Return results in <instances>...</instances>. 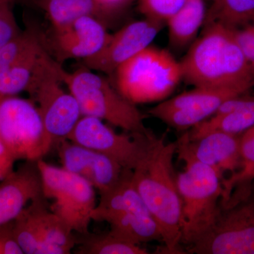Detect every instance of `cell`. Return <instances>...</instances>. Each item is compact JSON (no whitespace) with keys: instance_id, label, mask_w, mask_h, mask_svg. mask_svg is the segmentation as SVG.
Returning a JSON list of instances; mask_svg holds the SVG:
<instances>
[{"instance_id":"4fadbf2b","label":"cell","mask_w":254,"mask_h":254,"mask_svg":"<svg viewBox=\"0 0 254 254\" xmlns=\"http://www.w3.org/2000/svg\"><path fill=\"white\" fill-rule=\"evenodd\" d=\"M101 20L83 16L66 27L52 29L49 36H41L43 45L57 62L88 59L97 54L110 37Z\"/></svg>"},{"instance_id":"30bf717a","label":"cell","mask_w":254,"mask_h":254,"mask_svg":"<svg viewBox=\"0 0 254 254\" xmlns=\"http://www.w3.org/2000/svg\"><path fill=\"white\" fill-rule=\"evenodd\" d=\"M60 65L55 60L28 92L38 103L43 125L54 146L67 138L82 117L77 100L62 87L58 76Z\"/></svg>"},{"instance_id":"484cf974","label":"cell","mask_w":254,"mask_h":254,"mask_svg":"<svg viewBox=\"0 0 254 254\" xmlns=\"http://www.w3.org/2000/svg\"><path fill=\"white\" fill-rule=\"evenodd\" d=\"M187 0H138V7L145 18L166 24L167 21Z\"/></svg>"},{"instance_id":"603a6c76","label":"cell","mask_w":254,"mask_h":254,"mask_svg":"<svg viewBox=\"0 0 254 254\" xmlns=\"http://www.w3.org/2000/svg\"><path fill=\"white\" fill-rule=\"evenodd\" d=\"M78 254H147L148 251L139 245L127 242L108 232L76 235Z\"/></svg>"},{"instance_id":"4dcf8cb0","label":"cell","mask_w":254,"mask_h":254,"mask_svg":"<svg viewBox=\"0 0 254 254\" xmlns=\"http://www.w3.org/2000/svg\"><path fill=\"white\" fill-rule=\"evenodd\" d=\"M254 180V168L252 169L248 173H246L245 175H242V177L234 180V181L224 185L223 193H222V198H223V199H226V198H228L235 189L239 190V189H242L243 187L250 186L251 183Z\"/></svg>"},{"instance_id":"52a82bcc","label":"cell","mask_w":254,"mask_h":254,"mask_svg":"<svg viewBox=\"0 0 254 254\" xmlns=\"http://www.w3.org/2000/svg\"><path fill=\"white\" fill-rule=\"evenodd\" d=\"M45 198L53 199L50 210L76 235H86L96 207L95 188L82 177L57 168L43 159L37 161Z\"/></svg>"},{"instance_id":"d6986e66","label":"cell","mask_w":254,"mask_h":254,"mask_svg":"<svg viewBox=\"0 0 254 254\" xmlns=\"http://www.w3.org/2000/svg\"><path fill=\"white\" fill-rule=\"evenodd\" d=\"M206 13L204 0H187L167 21L170 48L176 51L190 48L203 27Z\"/></svg>"},{"instance_id":"836d02e7","label":"cell","mask_w":254,"mask_h":254,"mask_svg":"<svg viewBox=\"0 0 254 254\" xmlns=\"http://www.w3.org/2000/svg\"><path fill=\"white\" fill-rule=\"evenodd\" d=\"M212 1H215V0H212Z\"/></svg>"},{"instance_id":"5b68a950","label":"cell","mask_w":254,"mask_h":254,"mask_svg":"<svg viewBox=\"0 0 254 254\" xmlns=\"http://www.w3.org/2000/svg\"><path fill=\"white\" fill-rule=\"evenodd\" d=\"M116 87L131 103L162 101L182 80L180 62L170 51L150 46L116 70Z\"/></svg>"},{"instance_id":"3957f363","label":"cell","mask_w":254,"mask_h":254,"mask_svg":"<svg viewBox=\"0 0 254 254\" xmlns=\"http://www.w3.org/2000/svg\"><path fill=\"white\" fill-rule=\"evenodd\" d=\"M58 76L79 105L82 116L94 117L130 133L150 132L144 116L105 76L83 67L68 72L60 64Z\"/></svg>"},{"instance_id":"f546056e","label":"cell","mask_w":254,"mask_h":254,"mask_svg":"<svg viewBox=\"0 0 254 254\" xmlns=\"http://www.w3.org/2000/svg\"><path fill=\"white\" fill-rule=\"evenodd\" d=\"M0 254H23L15 237L13 222L0 226Z\"/></svg>"},{"instance_id":"7a4b0ae2","label":"cell","mask_w":254,"mask_h":254,"mask_svg":"<svg viewBox=\"0 0 254 254\" xmlns=\"http://www.w3.org/2000/svg\"><path fill=\"white\" fill-rule=\"evenodd\" d=\"M180 64L183 79L194 87L250 90L254 86V73L232 28L220 23L203 26Z\"/></svg>"},{"instance_id":"7402d4cb","label":"cell","mask_w":254,"mask_h":254,"mask_svg":"<svg viewBox=\"0 0 254 254\" xmlns=\"http://www.w3.org/2000/svg\"><path fill=\"white\" fill-rule=\"evenodd\" d=\"M40 4L53 29L66 27L83 16L106 15L96 0H40Z\"/></svg>"},{"instance_id":"ac0fdd59","label":"cell","mask_w":254,"mask_h":254,"mask_svg":"<svg viewBox=\"0 0 254 254\" xmlns=\"http://www.w3.org/2000/svg\"><path fill=\"white\" fill-rule=\"evenodd\" d=\"M133 170L125 169L120 181L108 191L101 193L92 214V220L105 222L119 214L139 212L150 213L133 185Z\"/></svg>"},{"instance_id":"2e32d148","label":"cell","mask_w":254,"mask_h":254,"mask_svg":"<svg viewBox=\"0 0 254 254\" xmlns=\"http://www.w3.org/2000/svg\"><path fill=\"white\" fill-rule=\"evenodd\" d=\"M43 196L37 162L26 161L0 182V226L14 221L28 203Z\"/></svg>"},{"instance_id":"d6a6232c","label":"cell","mask_w":254,"mask_h":254,"mask_svg":"<svg viewBox=\"0 0 254 254\" xmlns=\"http://www.w3.org/2000/svg\"><path fill=\"white\" fill-rule=\"evenodd\" d=\"M96 1L107 15L122 9L131 0H96Z\"/></svg>"},{"instance_id":"83f0119b","label":"cell","mask_w":254,"mask_h":254,"mask_svg":"<svg viewBox=\"0 0 254 254\" xmlns=\"http://www.w3.org/2000/svg\"><path fill=\"white\" fill-rule=\"evenodd\" d=\"M11 0H0V49L21 30L11 9Z\"/></svg>"},{"instance_id":"44dd1931","label":"cell","mask_w":254,"mask_h":254,"mask_svg":"<svg viewBox=\"0 0 254 254\" xmlns=\"http://www.w3.org/2000/svg\"><path fill=\"white\" fill-rule=\"evenodd\" d=\"M105 222L110 225V233L135 245L163 241L158 222L150 213L131 212L119 214L110 217Z\"/></svg>"},{"instance_id":"9c48e42d","label":"cell","mask_w":254,"mask_h":254,"mask_svg":"<svg viewBox=\"0 0 254 254\" xmlns=\"http://www.w3.org/2000/svg\"><path fill=\"white\" fill-rule=\"evenodd\" d=\"M153 135L151 131L146 134L118 133L100 119L82 116L66 139L99 152L124 168L133 170L146 155Z\"/></svg>"},{"instance_id":"ffe728a7","label":"cell","mask_w":254,"mask_h":254,"mask_svg":"<svg viewBox=\"0 0 254 254\" xmlns=\"http://www.w3.org/2000/svg\"><path fill=\"white\" fill-rule=\"evenodd\" d=\"M26 208L43 240L63 254H71L76 246V235L56 214L47 208L44 196L32 200Z\"/></svg>"},{"instance_id":"4316f807","label":"cell","mask_w":254,"mask_h":254,"mask_svg":"<svg viewBox=\"0 0 254 254\" xmlns=\"http://www.w3.org/2000/svg\"><path fill=\"white\" fill-rule=\"evenodd\" d=\"M240 156L242 167L240 171L225 179L222 182L223 186L254 168V126L240 135Z\"/></svg>"},{"instance_id":"6da1fadb","label":"cell","mask_w":254,"mask_h":254,"mask_svg":"<svg viewBox=\"0 0 254 254\" xmlns=\"http://www.w3.org/2000/svg\"><path fill=\"white\" fill-rule=\"evenodd\" d=\"M177 142L153 135L144 158L133 170V185L158 222L165 244L164 252L185 254L182 248V200L174 168Z\"/></svg>"},{"instance_id":"5bb4252c","label":"cell","mask_w":254,"mask_h":254,"mask_svg":"<svg viewBox=\"0 0 254 254\" xmlns=\"http://www.w3.org/2000/svg\"><path fill=\"white\" fill-rule=\"evenodd\" d=\"M55 146L62 168L89 182L100 194L113 188L125 171L113 159L68 139L60 141Z\"/></svg>"},{"instance_id":"9a60e30c","label":"cell","mask_w":254,"mask_h":254,"mask_svg":"<svg viewBox=\"0 0 254 254\" xmlns=\"http://www.w3.org/2000/svg\"><path fill=\"white\" fill-rule=\"evenodd\" d=\"M177 143L200 163L213 168L223 180L224 174L233 175L242 167L240 135L213 131L190 140L186 132Z\"/></svg>"},{"instance_id":"1f68e13d","label":"cell","mask_w":254,"mask_h":254,"mask_svg":"<svg viewBox=\"0 0 254 254\" xmlns=\"http://www.w3.org/2000/svg\"><path fill=\"white\" fill-rule=\"evenodd\" d=\"M15 162V159L0 141V182L14 172Z\"/></svg>"},{"instance_id":"cb8c5ba5","label":"cell","mask_w":254,"mask_h":254,"mask_svg":"<svg viewBox=\"0 0 254 254\" xmlns=\"http://www.w3.org/2000/svg\"><path fill=\"white\" fill-rule=\"evenodd\" d=\"M254 19V0H215L207 10L204 25L217 22L237 28Z\"/></svg>"},{"instance_id":"277c9868","label":"cell","mask_w":254,"mask_h":254,"mask_svg":"<svg viewBox=\"0 0 254 254\" xmlns=\"http://www.w3.org/2000/svg\"><path fill=\"white\" fill-rule=\"evenodd\" d=\"M177 153L185 164L177 182L182 200L181 244L187 248L213 222L223 193V179L177 143Z\"/></svg>"},{"instance_id":"ba28073f","label":"cell","mask_w":254,"mask_h":254,"mask_svg":"<svg viewBox=\"0 0 254 254\" xmlns=\"http://www.w3.org/2000/svg\"><path fill=\"white\" fill-rule=\"evenodd\" d=\"M0 141L16 161L37 162L54 147L38 107L16 95L0 98Z\"/></svg>"},{"instance_id":"d4e9b609","label":"cell","mask_w":254,"mask_h":254,"mask_svg":"<svg viewBox=\"0 0 254 254\" xmlns=\"http://www.w3.org/2000/svg\"><path fill=\"white\" fill-rule=\"evenodd\" d=\"M15 237L26 254H63L61 251L45 242L38 235L26 208L14 221Z\"/></svg>"},{"instance_id":"8fae6325","label":"cell","mask_w":254,"mask_h":254,"mask_svg":"<svg viewBox=\"0 0 254 254\" xmlns=\"http://www.w3.org/2000/svg\"><path fill=\"white\" fill-rule=\"evenodd\" d=\"M249 91L240 87H195L190 91L163 100L152 108L148 114L172 128L184 131L213 116L224 102Z\"/></svg>"},{"instance_id":"8992f818","label":"cell","mask_w":254,"mask_h":254,"mask_svg":"<svg viewBox=\"0 0 254 254\" xmlns=\"http://www.w3.org/2000/svg\"><path fill=\"white\" fill-rule=\"evenodd\" d=\"M186 253L254 254V190L251 185L220 200L211 225Z\"/></svg>"},{"instance_id":"7c38bea8","label":"cell","mask_w":254,"mask_h":254,"mask_svg":"<svg viewBox=\"0 0 254 254\" xmlns=\"http://www.w3.org/2000/svg\"><path fill=\"white\" fill-rule=\"evenodd\" d=\"M164 26L163 23L145 18L128 23L110 34L97 54L83 60V66L105 74L115 73L125 62L151 46Z\"/></svg>"},{"instance_id":"e0dca14e","label":"cell","mask_w":254,"mask_h":254,"mask_svg":"<svg viewBox=\"0 0 254 254\" xmlns=\"http://www.w3.org/2000/svg\"><path fill=\"white\" fill-rule=\"evenodd\" d=\"M254 126V95L247 93L226 100L213 116L195 125L188 132L195 139L213 131L241 135Z\"/></svg>"},{"instance_id":"f1b7e54d","label":"cell","mask_w":254,"mask_h":254,"mask_svg":"<svg viewBox=\"0 0 254 254\" xmlns=\"http://www.w3.org/2000/svg\"><path fill=\"white\" fill-rule=\"evenodd\" d=\"M237 46L254 73V19L240 27L232 28Z\"/></svg>"}]
</instances>
